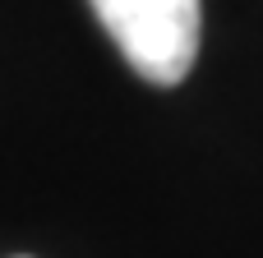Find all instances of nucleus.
I'll list each match as a JSON object with an SVG mask.
<instances>
[{"label": "nucleus", "mask_w": 263, "mask_h": 258, "mask_svg": "<svg viewBox=\"0 0 263 258\" xmlns=\"http://www.w3.org/2000/svg\"><path fill=\"white\" fill-rule=\"evenodd\" d=\"M129 69L157 88L185 83L199 60L203 9L199 0H88Z\"/></svg>", "instance_id": "f257e3e1"}]
</instances>
